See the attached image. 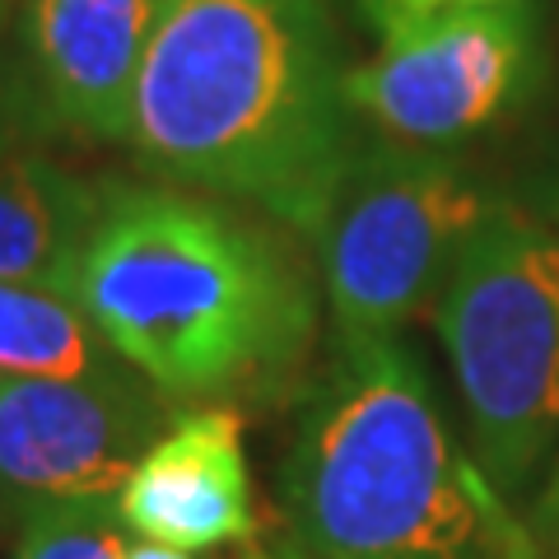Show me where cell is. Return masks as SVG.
Here are the masks:
<instances>
[{
  "label": "cell",
  "mask_w": 559,
  "mask_h": 559,
  "mask_svg": "<svg viewBox=\"0 0 559 559\" xmlns=\"http://www.w3.org/2000/svg\"><path fill=\"white\" fill-rule=\"evenodd\" d=\"M485 5H509V0H364V20H373L378 33H388L406 20H425V14L443 10H485Z\"/></svg>",
  "instance_id": "obj_13"
},
{
  "label": "cell",
  "mask_w": 559,
  "mask_h": 559,
  "mask_svg": "<svg viewBox=\"0 0 559 559\" xmlns=\"http://www.w3.org/2000/svg\"><path fill=\"white\" fill-rule=\"evenodd\" d=\"M108 187L28 145L0 150V280L70 294Z\"/></svg>",
  "instance_id": "obj_10"
},
{
  "label": "cell",
  "mask_w": 559,
  "mask_h": 559,
  "mask_svg": "<svg viewBox=\"0 0 559 559\" xmlns=\"http://www.w3.org/2000/svg\"><path fill=\"white\" fill-rule=\"evenodd\" d=\"M70 299L168 401L271 396L318 336L289 242L187 187H108Z\"/></svg>",
  "instance_id": "obj_2"
},
{
  "label": "cell",
  "mask_w": 559,
  "mask_h": 559,
  "mask_svg": "<svg viewBox=\"0 0 559 559\" xmlns=\"http://www.w3.org/2000/svg\"><path fill=\"white\" fill-rule=\"evenodd\" d=\"M121 145L154 178L261 205L312 238L359 150L326 14L168 0Z\"/></svg>",
  "instance_id": "obj_1"
},
{
  "label": "cell",
  "mask_w": 559,
  "mask_h": 559,
  "mask_svg": "<svg viewBox=\"0 0 559 559\" xmlns=\"http://www.w3.org/2000/svg\"><path fill=\"white\" fill-rule=\"evenodd\" d=\"M518 559H559V546L555 550H540L536 540H532V532H527V540H522V550H518Z\"/></svg>",
  "instance_id": "obj_18"
},
{
  "label": "cell",
  "mask_w": 559,
  "mask_h": 559,
  "mask_svg": "<svg viewBox=\"0 0 559 559\" xmlns=\"http://www.w3.org/2000/svg\"><path fill=\"white\" fill-rule=\"evenodd\" d=\"M168 419L173 401L135 369L112 378H0V518L117 503Z\"/></svg>",
  "instance_id": "obj_7"
},
{
  "label": "cell",
  "mask_w": 559,
  "mask_h": 559,
  "mask_svg": "<svg viewBox=\"0 0 559 559\" xmlns=\"http://www.w3.org/2000/svg\"><path fill=\"white\" fill-rule=\"evenodd\" d=\"M261 5H280V10H299V14H322L318 0H261Z\"/></svg>",
  "instance_id": "obj_17"
},
{
  "label": "cell",
  "mask_w": 559,
  "mask_h": 559,
  "mask_svg": "<svg viewBox=\"0 0 559 559\" xmlns=\"http://www.w3.org/2000/svg\"><path fill=\"white\" fill-rule=\"evenodd\" d=\"M127 559H191L187 550H173V546H154V540H131Z\"/></svg>",
  "instance_id": "obj_16"
},
{
  "label": "cell",
  "mask_w": 559,
  "mask_h": 559,
  "mask_svg": "<svg viewBox=\"0 0 559 559\" xmlns=\"http://www.w3.org/2000/svg\"><path fill=\"white\" fill-rule=\"evenodd\" d=\"M28 117H33L28 94H14L10 84H0V150H5V145H20Z\"/></svg>",
  "instance_id": "obj_15"
},
{
  "label": "cell",
  "mask_w": 559,
  "mask_h": 559,
  "mask_svg": "<svg viewBox=\"0 0 559 559\" xmlns=\"http://www.w3.org/2000/svg\"><path fill=\"white\" fill-rule=\"evenodd\" d=\"M127 546L117 503H61L20 522L10 559H127Z\"/></svg>",
  "instance_id": "obj_12"
},
{
  "label": "cell",
  "mask_w": 559,
  "mask_h": 559,
  "mask_svg": "<svg viewBox=\"0 0 559 559\" xmlns=\"http://www.w3.org/2000/svg\"><path fill=\"white\" fill-rule=\"evenodd\" d=\"M485 205L489 191L448 150L359 145L312 234L336 349L396 341L439 299Z\"/></svg>",
  "instance_id": "obj_5"
},
{
  "label": "cell",
  "mask_w": 559,
  "mask_h": 559,
  "mask_svg": "<svg viewBox=\"0 0 559 559\" xmlns=\"http://www.w3.org/2000/svg\"><path fill=\"white\" fill-rule=\"evenodd\" d=\"M168 0H28V103L51 127L127 140L131 98Z\"/></svg>",
  "instance_id": "obj_8"
},
{
  "label": "cell",
  "mask_w": 559,
  "mask_h": 559,
  "mask_svg": "<svg viewBox=\"0 0 559 559\" xmlns=\"http://www.w3.org/2000/svg\"><path fill=\"white\" fill-rule=\"evenodd\" d=\"M304 559H518L527 522L462 457L411 345L336 349L280 471Z\"/></svg>",
  "instance_id": "obj_3"
},
{
  "label": "cell",
  "mask_w": 559,
  "mask_h": 559,
  "mask_svg": "<svg viewBox=\"0 0 559 559\" xmlns=\"http://www.w3.org/2000/svg\"><path fill=\"white\" fill-rule=\"evenodd\" d=\"M359 5H364V0H359Z\"/></svg>",
  "instance_id": "obj_20"
},
{
  "label": "cell",
  "mask_w": 559,
  "mask_h": 559,
  "mask_svg": "<svg viewBox=\"0 0 559 559\" xmlns=\"http://www.w3.org/2000/svg\"><path fill=\"white\" fill-rule=\"evenodd\" d=\"M127 369L70 294L0 280V378H112Z\"/></svg>",
  "instance_id": "obj_11"
},
{
  "label": "cell",
  "mask_w": 559,
  "mask_h": 559,
  "mask_svg": "<svg viewBox=\"0 0 559 559\" xmlns=\"http://www.w3.org/2000/svg\"><path fill=\"white\" fill-rule=\"evenodd\" d=\"M121 527L173 550H215L257 532L242 415L201 406L168 419L117 495Z\"/></svg>",
  "instance_id": "obj_9"
},
{
  "label": "cell",
  "mask_w": 559,
  "mask_h": 559,
  "mask_svg": "<svg viewBox=\"0 0 559 559\" xmlns=\"http://www.w3.org/2000/svg\"><path fill=\"white\" fill-rule=\"evenodd\" d=\"M527 532H532V540H536L540 550H555V546H559V462H555V471H550L546 489H540L536 503H532Z\"/></svg>",
  "instance_id": "obj_14"
},
{
  "label": "cell",
  "mask_w": 559,
  "mask_h": 559,
  "mask_svg": "<svg viewBox=\"0 0 559 559\" xmlns=\"http://www.w3.org/2000/svg\"><path fill=\"white\" fill-rule=\"evenodd\" d=\"M20 5H24V0H0V33L10 28V20L20 14Z\"/></svg>",
  "instance_id": "obj_19"
},
{
  "label": "cell",
  "mask_w": 559,
  "mask_h": 559,
  "mask_svg": "<svg viewBox=\"0 0 559 559\" xmlns=\"http://www.w3.org/2000/svg\"><path fill=\"white\" fill-rule=\"evenodd\" d=\"M0 522H5V518H0Z\"/></svg>",
  "instance_id": "obj_21"
},
{
  "label": "cell",
  "mask_w": 559,
  "mask_h": 559,
  "mask_svg": "<svg viewBox=\"0 0 559 559\" xmlns=\"http://www.w3.org/2000/svg\"><path fill=\"white\" fill-rule=\"evenodd\" d=\"M476 466L518 503L559 433V210L489 197L433 304Z\"/></svg>",
  "instance_id": "obj_4"
},
{
  "label": "cell",
  "mask_w": 559,
  "mask_h": 559,
  "mask_svg": "<svg viewBox=\"0 0 559 559\" xmlns=\"http://www.w3.org/2000/svg\"><path fill=\"white\" fill-rule=\"evenodd\" d=\"M536 80V28L522 5L443 10L382 33L369 66L345 70V103L378 140L452 150L518 108Z\"/></svg>",
  "instance_id": "obj_6"
}]
</instances>
